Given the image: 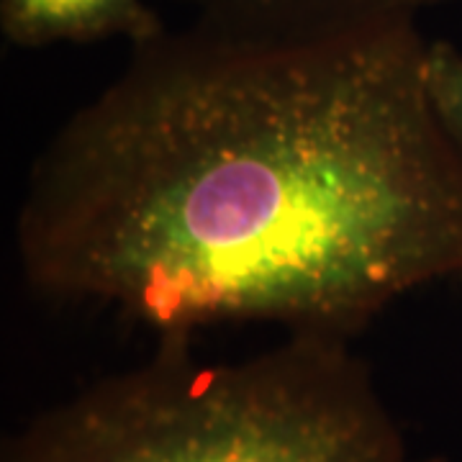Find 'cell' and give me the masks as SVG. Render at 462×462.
Here are the masks:
<instances>
[{
	"instance_id": "obj_1",
	"label": "cell",
	"mask_w": 462,
	"mask_h": 462,
	"mask_svg": "<svg viewBox=\"0 0 462 462\" xmlns=\"http://www.w3.org/2000/svg\"><path fill=\"white\" fill-rule=\"evenodd\" d=\"M416 23L306 44L190 26L36 154L16 216L36 296L160 337L221 324L352 342L401 298L462 288V152Z\"/></svg>"
},
{
	"instance_id": "obj_3",
	"label": "cell",
	"mask_w": 462,
	"mask_h": 462,
	"mask_svg": "<svg viewBox=\"0 0 462 462\" xmlns=\"http://www.w3.org/2000/svg\"><path fill=\"white\" fill-rule=\"evenodd\" d=\"M206 32L263 44H306L416 23L421 11L460 0H180Z\"/></svg>"
},
{
	"instance_id": "obj_5",
	"label": "cell",
	"mask_w": 462,
	"mask_h": 462,
	"mask_svg": "<svg viewBox=\"0 0 462 462\" xmlns=\"http://www.w3.org/2000/svg\"><path fill=\"white\" fill-rule=\"evenodd\" d=\"M424 80L445 132L462 152V51L442 39L430 42L424 60Z\"/></svg>"
},
{
	"instance_id": "obj_2",
	"label": "cell",
	"mask_w": 462,
	"mask_h": 462,
	"mask_svg": "<svg viewBox=\"0 0 462 462\" xmlns=\"http://www.w3.org/2000/svg\"><path fill=\"white\" fill-rule=\"evenodd\" d=\"M0 462H442L419 455L352 342L285 334L242 360L160 337L147 360L39 411Z\"/></svg>"
},
{
	"instance_id": "obj_4",
	"label": "cell",
	"mask_w": 462,
	"mask_h": 462,
	"mask_svg": "<svg viewBox=\"0 0 462 462\" xmlns=\"http://www.w3.org/2000/svg\"><path fill=\"white\" fill-rule=\"evenodd\" d=\"M165 29L144 0H0V32L21 50L114 36L139 44Z\"/></svg>"
}]
</instances>
